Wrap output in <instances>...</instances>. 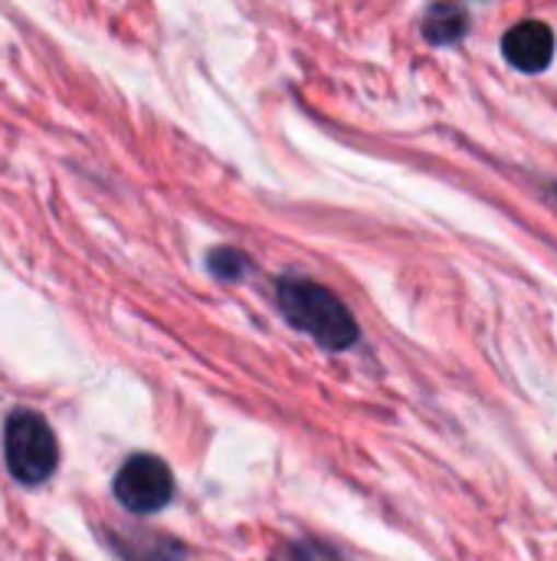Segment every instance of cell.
I'll use <instances>...</instances> for the list:
<instances>
[{"label": "cell", "instance_id": "cell-4", "mask_svg": "<svg viewBox=\"0 0 557 561\" xmlns=\"http://www.w3.org/2000/svg\"><path fill=\"white\" fill-rule=\"evenodd\" d=\"M506 59L522 72H542L555 59V33L542 20H522L502 36Z\"/></svg>", "mask_w": 557, "mask_h": 561}, {"label": "cell", "instance_id": "cell-2", "mask_svg": "<svg viewBox=\"0 0 557 561\" xmlns=\"http://www.w3.org/2000/svg\"><path fill=\"white\" fill-rule=\"evenodd\" d=\"M3 460L16 483L36 486L56 473L59 450L49 424L36 411H13L3 427Z\"/></svg>", "mask_w": 557, "mask_h": 561}, {"label": "cell", "instance_id": "cell-5", "mask_svg": "<svg viewBox=\"0 0 557 561\" xmlns=\"http://www.w3.org/2000/svg\"><path fill=\"white\" fill-rule=\"evenodd\" d=\"M466 23H469V16H466L463 7L440 3V7H433V10L427 13V20H423V36H427L430 43L446 46V43H456V39L466 36Z\"/></svg>", "mask_w": 557, "mask_h": 561}, {"label": "cell", "instance_id": "cell-6", "mask_svg": "<svg viewBox=\"0 0 557 561\" xmlns=\"http://www.w3.org/2000/svg\"><path fill=\"white\" fill-rule=\"evenodd\" d=\"M210 270H213L220 279H240V276H246L250 260H246L240 250L223 247V250H213V253H210Z\"/></svg>", "mask_w": 557, "mask_h": 561}, {"label": "cell", "instance_id": "cell-3", "mask_svg": "<svg viewBox=\"0 0 557 561\" xmlns=\"http://www.w3.org/2000/svg\"><path fill=\"white\" fill-rule=\"evenodd\" d=\"M115 500L128 510V513H138V516H148V513H158L171 503L174 496V477L167 470L164 460L151 457V454H138L131 457L118 477H115Z\"/></svg>", "mask_w": 557, "mask_h": 561}, {"label": "cell", "instance_id": "cell-7", "mask_svg": "<svg viewBox=\"0 0 557 561\" xmlns=\"http://www.w3.org/2000/svg\"><path fill=\"white\" fill-rule=\"evenodd\" d=\"M272 561H345L335 549L322 546V542H299V546H289L282 549Z\"/></svg>", "mask_w": 557, "mask_h": 561}, {"label": "cell", "instance_id": "cell-1", "mask_svg": "<svg viewBox=\"0 0 557 561\" xmlns=\"http://www.w3.org/2000/svg\"><path fill=\"white\" fill-rule=\"evenodd\" d=\"M279 306L282 316L305 335H312L325 348H351L358 342V322L345 309V302L302 276H282L279 279Z\"/></svg>", "mask_w": 557, "mask_h": 561}]
</instances>
